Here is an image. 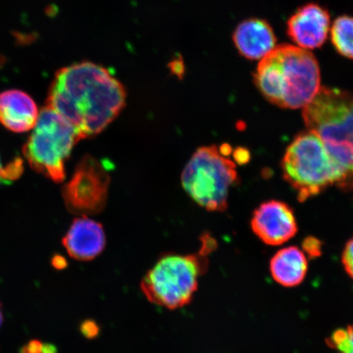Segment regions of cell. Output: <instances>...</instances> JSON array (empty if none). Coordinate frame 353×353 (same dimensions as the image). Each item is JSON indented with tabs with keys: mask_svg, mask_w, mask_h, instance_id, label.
<instances>
[{
	"mask_svg": "<svg viewBox=\"0 0 353 353\" xmlns=\"http://www.w3.org/2000/svg\"><path fill=\"white\" fill-rule=\"evenodd\" d=\"M308 263L305 254L297 246L280 250L270 261L273 279L282 286L291 288L298 286L305 279Z\"/></svg>",
	"mask_w": 353,
	"mask_h": 353,
	"instance_id": "5bb4252c",
	"label": "cell"
},
{
	"mask_svg": "<svg viewBox=\"0 0 353 353\" xmlns=\"http://www.w3.org/2000/svg\"><path fill=\"white\" fill-rule=\"evenodd\" d=\"M52 267L57 269V270H63V269L68 267V262H66V260L63 257H61V256L56 255L52 259Z\"/></svg>",
	"mask_w": 353,
	"mask_h": 353,
	"instance_id": "7402d4cb",
	"label": "cell"
},
{
	"mask_svg": "<svg viewBox=\"0 0 353 353\" xmlns=\"http://www.w3.org/2000/svg\"><path fill=\"white\" fill-rule=\"evenodd\" d=\"M3 321V312H2V305H1V303H0V327H1Z\"/></svg>",
	"mask_w": 353,
	"mask_h": 353,
	"instance_id": "d4e9b609",
	"label": "cell"
},
{
	"mask_svg": "<svg viewBox=\"0 0 353 353\" xmlns=\"http://www.w3.org/2000/svg\"><path fill=\"white\" fill-rule=\"evenodd\" d=\"M303 246L307 253L311 256H317L321 254V242L316 238H307L303 242Z\"/></svg>",
	"mask_w": 353,
	"mask_h": 353,
	"instance_id": "ffe728a7",
	"label": "cell"
},
{
	"mask_svg": "<svg viewBox=\"0 0 353 353\" xmlns=\"http://www.w3.org/2000/svg\"><path fill=\"white\" fill-rule=\"evenodd\" d=\"M234 44L247 59L259 60L276 48V38L267 21L250 19L241 22L233 33Z\"/></svg>",
	"mask_w": 353,
	"mask_h": 353,
	"instance_id": "7c38bea8",
	"label": "cell"
},
{
	"mask_svg": "<svg viewBox=\"0 0 353 353\" xmlns=\"http://www.w3.org/2000/svg\"><path fill=\"white\" fill-rule=\"evenodd\" d=\"M307 130L319 135L344 175L342 190L353 191V94L321 88L303 108Z\"/></svg>",
	"mask_w": 353,
	"mask_h": 353,
	"instance_id": "3957f363",
	"label": "cell"
},
{
	"mask_svg": "<svg viewBox=\"0 0 353 353\" xmlns=\"http://www.w3.org/2000/svg\"><path fill=\"white\" fill-rule=\"evenodd\" d=\"M342 263L347 275L353 280V238L346 243L342 254Z\"/></svg>",
	"mask_w": 353,
	"mask_h": 353,
	"instance_id": "ac0fdd59",
	"label": "cell"
},
{
	"mask_svg": "<svg viewBox=\"0 0 353 353\" xmlns=\"http://www.w3.org/2000/svg\"><path fill=\"white\" fill-rule=\"evenodd\" d=\"M79 140L72 123L46 107L39 114L23 154L34 170L59 183L65 179V161Z\"/></svg>",
	"mask_w": 353,
	"mask_h": 353,
	"instance_id": "8992f818",
	"label": "cell"
},
{
	"mask_svg": "<svg viewBox=\"0 0 353 353\" xmlns=\"http://www.w3.org/2000/svg\"><path fill=\"white\" fill-rule=\"evenodd\" d=\"M38 117L37 104L25 92L12 90L0 94V123L7 130L30 131L37 125Z\"/></svg>",
	"mask_w": 353,
	"mask_h": 353,
	"instance_id": "4fadbf2b",
	"label": "cell"
},
{
	"mask_svg": "<svg viewBox=\"0 0 353 353\" xmlns=\"http://www.w3.org/2000/svg\"><path fill=\"white\" fill-rule=\"evenodd\" d=\"M235 154L236 160L239 163H245L249 161V152L246 150L240 149Z\"/></svg>",
	"mask_w": 353,
	"mask_h": 353,
	"instance_id": "603a6c76",
	"label": "cell"
},
{
	"mask_svg": "<svg viewBox=\"0 0 353 353\" xmlns=\"http://www.w3.org/2000/svg\"><path fill=\"white\" fill-rule=\"evenodd\" d=\"M63 244L70 257L78 261H90L105 248L103 228L96 221L82 216L74 220Z\"/></svg>",
	"mask_w": 353,
	"mask_h": 353,
	"instance_id": "8fae6325",
	"label": "cell"
},
{
	"mask_svg": "<svg viewBox=\"0 0 353 353\" xmlns=\"http://www.w3.org/2000/svg\"><path fill=\"white\" fill-rule=\"evenodd\" d=\"M81 332L86 339H92L98 336L99 334V326L94 321L87 320L83 322L81 325Z\"/></svg>",
	"mask_w": 353,
	"mask_h": 353,
	"instance_id": "d6986e66",
	"label": "cell"
},
{
	"mask_svg": "<svg viewBox=\"0 0 353 353\" xmlns=\"http://www.w3.org/2000/svg\"><path fill=\"white\" fill-rule=\"evenodd\" d=\"M330 13L319 4L307 3L299 8L287 21V34L299 48L315 50L328 37Z\"/></svg>",
	"mask_w": 353,
	"mask_h": 353,
	"instance_id": "30bf717a",
	"label": "cell"
},
{
	"mask_svg": "<svg viewBox=\"0 0 353 353\" xmlns=\"http://www.w3.org/2000/svg\"><path fill=\"white\" fill-rule=\"evenodd\" d=\"M252 231L265 244H284L298 232L294 210L280 201L263 202L254 211L251 219Z\"/></svg>",
	"mask_w": 353,
	"mask_h": 353,
	"instance_id": "9c48e42d",
	"label": "cell"
},
{
	"mask_svg": "<svg viewBox=\"0 0 353 353\" xmlns=\"http://www.w3.org/2000/svg\"><path fill=\"white\" fill-rule=\"evenodd\" d=\"M22 170H23V167H22V161L20 159H17L10 164L3 167L1 158H0V185L8 184L17 179L20 176Z\"/></svg>",
	"mask_w": 353,
	"mask_h": 353,
	"instance_id": "e0dca14e",
	"label": "cell"
},
{
	"mask_svg": "<svg viewBox=\"0 0 353 353\" xmlns=\"http://www.w3.org/2000/svg\"><path fill=\"white\" fill-rule=\"evenodd\" d=\"M330 34L335 50L343 57L353 59V17H339L331 28Z\"/></svg>",
	"mask_w": 353,
	"mask_h": 353,
	"instance_id": "9a60e30c",
	"label": "cell"
},
{
	"mask_svg": "<svg viewBox=\"0 0 353 353\" xmlns=\"http://www.w3.org/2000/svg\"><path fill=\"white\" fill-rule=\"evenodd\" d=\"M42 347L43 344L41 341L33 339L21 348L20 353H41Z\"/></svg>",
	"mask_w": 353,
	"mask_h": 353,
	"instance_id": "44dd1931",
	"label": "cell"
},
{
	"mask_svg": "<svg viewBox=\"0 0 353 353\" xmlns=\"http://www.w3.org/2000/svg\"><path fill=\"white\" fill-rule=\"evenodd\" d=\"M126 97L125 86L108 69L81 61L57 72L47 107L72 123L81 140L103 131L125 108Z\"/></svg>",
	"mask_w": 353,
	"mask_h": 353,
	"instance_id": "6da1fadb",
	"label": "cell"
},
{
	"mask_svg": "<svg viewBox=\"0 0 353 353\" xmlns=\"http://www.w3.org/2000/svg\"><path fill=\"white\" fill-rule=\"evenodd\" d=\"M327 344L337 353H353V325L335 330L327 339Z\"/></svg>",
	"mask_w": 353,
	"mask_h": 353,
	"instance_id": "2e32d148",
	"label": "cell"
},
{
	"mask_svg": "<svg viewBox=\"0 0 353 353\" xmlns=\"http://www.w3.org/2000/svg\"><path fill=\"white\" fill-rule=\"evenodd\" d=\"M283 178L297 192L299 202L319 195L334 185L341 188L342 170L319 135L307 130L295 137L281 161Z\"/></svg>",
	"mask_w": 353,
	"mask_h": 353,
	"instance_id": "277c9868",
	"label": "cell"
},
{
	"mask_svg": "<svg viewBox=\"0 0 353 353\" xmlns=\"http://www.w3.org/2000/svg\"><path fill=\"white\" fill-rule=\"evenodd\" d=\"M41 353H59V350L54 344L46 343L43 344V347Z\"/></svg>",
	"mask_w": 353,
	"mask_h": 353,
	"instance_id": "cb8c5ba5",
	"label": "cell"
},
{
	"mask_svg": "<svg viewBox=\"0 0 353 353\" xmlns=\"http://www.w3.org/2000/svg\"><path fill=\"white\" fill-rule=\"evenodd\" d=\"M254 83L273 105L303 108L320 90L319 61L303 48L283 44L263 57L254 73Z\"/></svg>",
	"mask_w": 353,
	"mask_h": 353,
	"instance_id": "7a4b0ae2",
	"label": "cell"
},
{
	"mask_svg": "<svg viewBox=\"0 0 353 353\" xmlns=\"http://www.w3.org/2000/svg\"><path fill=\"white\" fill-rule=\"evenodd\" d=\"M110 182L103 165L94 157H83L63 188L66 208L82 216L100 213L107 204Z\"/></svg>",
	"mask_w": 353,
	"mask_h": 353,
	"instance_id": "ba28073f",
	"label": "cell"
},
{
	"mask_svg": "<svg viewBox=\"0 0 353 353\" xmlns=\"http://www.w3.org/2000/svg\"><path fill=\"white\" fill-rule=\"evenodd\" d=\"M213 244L205 241L197 254H169L159 260L141 282L148 301L170 310L188 305L198 288L199 277L208 268L206 256Z\"/></svg>",
	"mask_w": 353,
	"mask_h": 353,
	"instance_id": "5b68a950",
	"label": "cell"
},
{
	"mask_svg": "<svg viewBox=\"0 0 353 353\" xmlns=\"http://www.w3.org/2000/svg\"><path fill=\"white\" fill-rule=\"evenodd\" d=\"M238 178L235 163L216 145L194 153L183 172V187L199 205L209 211L228 208L229 189Z\"/></svg>",
	"mask_w": 353,
	"mask_h": 353,
	"instance_id": "52a82bcc",
	"label": "cell"
}]
</instances>
